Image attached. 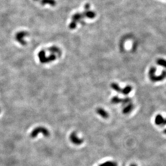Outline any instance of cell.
Masks as SVG:
<instances>
[{
    "mask_svg": "<svg viewBox=\"0 0 166 166\" xmlns=\"http://www.w3.org/2000/svg\"><path fill=\"white\" fill-rule=\"evenodd\" d=\"M48 51L49 53V55H47L46 51L43 49L40 51L38 54V57L39 60L42 63H49L50 62L55 61L58 57L57 55H56L53 53L49 51L48 50Z\"/></svg>",
    "mask_w": 166,
    "mask_h": 166,
    "instance_id": "1",
    "label": "cell"
},
{
    "mask_svg": "<svg viewBox=\"0 0 166 166\" xmlns=\"http://www.w3.org/2000/svg\"><path fill=\"white\" fill-rule=\"evenodd\" d=\"M39 134H42L45 137L50 136V132L46 128L43 126H38L34 129L30 134L31 138H36Z\"/></svg>",
    "mask_w": 166,
    "mask_h": 166,
    "instance_id": "2",
    "label": "cell"
},
{
    "mask_svg": "<svg viewBox=\"0 0 166 166\" xmlns=\"http://www.w3.org/2000/svg\"><path fill=\"white\" fill-rule=\"evenodd\" d=\"M28 35V33L25 31H20L17 32L15 36V39L22 45H26V42L25 40V38Z\"/></svg>",
    "mask_w": 166,
    "mask_h": 166,
    "instance_id": "3",
    "label": "cell"
},
{
    "mask_svg": "<svg viewBox=\"0 0 166 166\" xmlns=\"http://www.w3.org/2000/svg\"><path fill=\"white\" fill-rule=\"evenodd\" d=\"M69 138L70 141L75 145H79L83 143V139L79 138L77 136L75 132H73L70 134Z\"/></svg>",
    "mask_w": 166,
    "mask_h": 166,
    "instance_id": "4",
    "label": "cell"
},
{
    "mask_svg": "<svg viewBox=\"0 0 166 166\" xmlns=\"http://www.w3.org/2000/svg\"><path fill=\"white\" fill-rule=\"evenodd\" d=\"M96 112L98 114H99L100 116H101L104 119L108 118L109 116V114L108 113V112H107L102 108H98L97 109Z\"/></svg>",
    "mask_w": 166,
    "mask_h": 166,
    "instance_id": "5",
    "label": "cell"
},
{
    "mask_svg": "<svg viewBox=\"0 0 166 166\" xmlns=\"http://www.w3.org/2000/svg\"><path fill=\"white\" fill-rule=\"evenodd\" d=\"M82 14L83 18H87L90 19H92L96 16V14L94 11L89 10L84 11Z\"/></svg>",
    "mask_w": 166,
    "mask_h": 166,
    "instance_id": "6",
    "label": "cell"
},
{
    "mask_svg": "<svg viewBox=\"0 0 166 166\" xmlns=\"http://www.w3.org/2000/svg\"><path fill=\"white\" fill-rule=\"evenodd\" d=\"M155 123L157 125H165L166 121L161 115H158L155 118Z\"/></svg>",
    "mask_w": 166,
    "mask_h": 166,
    "instance_id": "7",
    "label": "cell"
},
{
    "mask_svg": "<svg viewBox=\"0 0 166 166\" xmlns=\"http://www.w3.org/2000/svg\"><path fill=\"white\" fill-rule=\"evenodd\" d=\"M165 76H166V72H165V71H164L163 73H162V74H161L160 76H156L155 75H154L152 76H150V78L152 81H154V82H155V81L162 80L165 77Z\"/></svg>",
    "mask_w": 166,
    "mask_h": 166,
    "instance_id": "8",
    "label": "cell"
},
{
    "mask_svg": "<svg viewBox=\"0 0 166 166\" xmlns=\"http://www.w3.org/2000/svg\"><path fill=\"white\" fill-rule=\"evenodd\" d=\"M83 18L82 14L79 13H77L73 14L72 16V20L78 23L80 21V20Z\"/></svg>",
    "mask_w": 166,
    "mask_h": 166,
    "instance_id": "9",
    "label": "cell"
},
{
    "mask_svg": "<svg viewBox=\"0 0 166 166\" xmlns=\"http://www.w3.org/2000/svg\"><path fill=\"white\" fill-rule=\"evenodd\" d=\"M41 4L42 5H49L51 6L56 5V2L55 0H39Z\"/></svg>",
    "mask_w": 166,
    "mask_h": 166,
    "instance_id": "10",
    "label": "cell"
},
{
    "mask_svg": "<svg viewBox=\"0 0 166 166\" xmlns=\"http://www.w3.org/2000/svg\"><path fill=\"white\" fill-rule=\"evenodd\" d=\"M133 109V105L132 103H128V105L126 106L123 110V112L124 114L128 113H130Z\"/></svg>",
    "mask_w": 166,
    "mask_h": 166,
    "instance_id": "11",
    "label": "cell"
},
{
    "mask_svg": "<svg viewBox=\"0 0 166 166\" xmlns=\"http://www.w3.org/2000/svg\"><path fill=\"white\" fill-rule=\"evenodd\" d=\"M111 87L113 90H114L115 91H116L118 93H121L122 89L120 87L119 84H118L117 83H112L111 84Z\"/></svg>",
    "mask_w": 166,
    "mask_h": 166,
    "instance_id": "12",
    "label": "cell"
},
{
    "mask_svg": "<svg viewBox=\"0 0 166 166\" xmlns=\"http://www.w3.org/2000/svg\"><path fill=\"white\" fill-rule=\"evenodd\" d=\"M132 88L131 86H127L125 87H124V88L122 89L121 93L125 95H126L128 94L129 93H130V92L132 91Z\"/></svg>",
    "mask_w": 166,
    "mask_h": 166,
    "instance_id": "13",
    "label": "cell"
},
{
    "mask_svg": "<svg viewBox=\"0 0 166 166\" xmlns=\"http://www.w3.org/2000/svg\"><path fill=\"white\" fill-rule=\"evenodd\" d=\"M99 166H118V164L116 162H114L107 161L100 164Z\"/></svg>",
    "mask_w": 166,
    "mask_h": 166,
    "instance_id": "14",
    "label": "cell"
},
{
    "mask_svg": "<svg viewBox=\"0 0 166 166\" xmlns=\"http://www.w3.org/2000/svg\"><path fill=\"white\" fill-rule=\"evenodd\" d=\"M121 101H122V99L117 96L113 97L111 99V102L113 104H118V103H121Z\"/></svg>",
    "mask_w": 166,
    "mask_h": 166,
    "instance_id": "15",
    "label": "cell"
},
{
    "mask_svg": "<svg viewBox=\"0 0 166 166\" xmlns=\"http://www.w3.org/2000/svg\"><path fill=\"white\" fill-rule=\"evenodd\" d=\"M157 64L160 66H162L163 67H166V61L162 59H158L157 61Z\"/></svg>",
    "mask_w": 166,
    "mask_h": 166,
    "instance_id": "16",
    "label": "cell"
},
{
    "mask_svg": "<svg viewBox=\"0 0 166 166\" xmlns=\"http://www.w3.org/2000/svg\"><path fill=\"white\" fill-rule=\"evenodd\" d=\"M131 99L129 97H125L124 98H123L122 99V101H121V103L123 104H127V103H129L131 102Z\"/></svg>",
    "mask_w": 166,
    "mask_h": 166,
    "instance_id": "17",
    "label": "cell"
},
{
    "mask_svg": "<svg viewBox=\"0 0 166 166\" xmlns=\"http://www.w3.org/2000/svg\"><path fill=\"white\" fill-rule=\"evenodd\" d=\"M77 23L73 21H72L69 24V28L71 29V30H73L74 29H75L77 27Z\"/></svg>",
    "mask_w": 166,
    "mask_h": 166,
    "instance_id": "18",
    "label": "cell"
},
{
    "mask_svg": "<svg viewBox=\"0 0 166 166\" xmlns=\"http://www.w3.org/2000/svg\"><path fill=\"white\" fill-rule=\"evenodd\" d=\"M156 70V68L155 67H151L149 71V76L150 77V76H152L155 75Z\"/></svg>",
    "mask_w": 166,
    "mask_h": 166,
    "instance_id": "19",
    "label": "cell"
},
{
    "mask_svg": "<svg viewBox=\"0 0 166 166\" xmlns=\"http://www.w3.org/2000/svg\"><path fill=\"white\" fill-rule=\"evenodd\" d=\"M84 8L85 9V10H89L90 8V4L89 3H86L85 4L84 6Z\"/></svg>",
    "mask_w": 166,
    "mask_h": 166,
    "instance_id": "20",
    "label": "cell"
},
{
    "mask_svg": "<svg viewBox=\"0 0 166 166\" xmlns=\"http://www.w3.org/2000/svg\"><path fill=\"white\" fill-rule=\"evenodd\" d=\"M130 166H137V165L135 164H131Z\"/></svg>",
    "mask_w": 166,
    "mask_h": 166,
    "instance_id": "21",
    "label": "cell"
},
{
    "mask_svg": "<svg viewBox=\"0 0 166 166\" xmlns=\"http://www.w3.org/2000/svg\"><path fill=\"white\" fill-rule=\"evenodd\" d=\"M34 1H38V0H34Z\"/></svg>",
    "mask_w": 166,
    "mask_h": 166,
    "instance_id": "22",
    "label": "cell"
},
{
    "mask_svg": "<svg viewBox=\"0 0 166 166\" xmlns=\"http://www.w3.org/2000/svg\"></svg>",
    "mask_w": 166,
    "mask_h": 166,
    "instance_id": "23",
    "label": "cell"
}]
</instances>
